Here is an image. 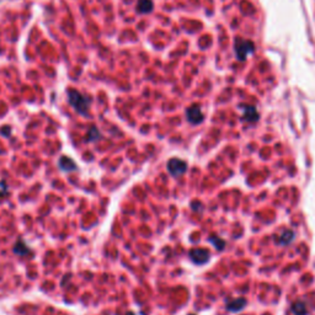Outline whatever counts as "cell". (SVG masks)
Returning <instances> with one entry per match:
<instances>
[{"mask_svg":"<svg viewBox=\"0 0 315 315\" xmlns=\"http://www.w3.org/2000/svg\"><path fill=\"white\" fill-rule=\"evenodd\" d=\"M168 170L173 176H181L188 170V164L178 158H173L168 163Z\"/></svg>","mask_w":315,"mask_h":315,"instance_id":"cell-3","label":"cell"},{"mask_svg":"<svg viewBox=\"0 0 315 315\" xmlns=\"http://www.w3.org/2000/svg\"><path fill=\"white\" fill-rule=\"evenodd\" d=\"M189 315H194V314H189Z\"/></svg>","mask_w":315,"mask_h":315,"instance_id":"cell-17","label":"cell"},{"mask_svg":"<svg viewBox=\"0 0 315 315\" xmlns=\"http://www.w3.org/2000/svg\"><path fill=\"white\" fill-rule=\"evenodd\" d=\"M247 306V301L244 298H238L227 303V309L229 312H240Z\"/></svg>","mask_w":315,"mask_h":315,"instance_id":"cell-7","label":"cell"},{"mask_svg":"<svg viewBox=\"0 0 315 315\" xmlns=\"http://www.w3.org/2000/svg\"><path fill=\"white\" fill-rule=\"evenodd\" d=\"M127 315H133V314H132V313H128Z\"/></svg>","mask_w":315,"mask_h":315,"instance_id":"cell-16","label":"cell"},{"mask_svg":"<svg viewBox=\"0 0 315 315\" xmlns=\"http://www.w3.org/2000/svg\"><path fill=\"white\" fill-rule=\"evenodd\" d=\"M234 51L238 61L244 62L250 55H252L255 52V45H253V42H252V41L238 37L234 41Z\"/></svg>","mask_w":315,"mask_h":315,"instance_id":"cell-1","label":"cell"},{"mask_svg":"<svg viewBox=\"0 0 315 315\" xmlns=\"http://www.w3.org/2000/svg\"><path fill=\"white\" fill-rule=\"evenodd\" d=\"M14 252H15V253H17V255L24 256V255H27V253L31 252V250H30L29 248L26 247V244H25V243L22 242V240H20V242L17 243L16 245H15Z\"/></svg>","mask_w":315,"mask_h":315,"instance_id":"cell-9","label":"cell"},{"mask_svg":"<svg viewBox=\"0 0 315 315\" xmlns=\"http://www.w3.org/2000/svg\"><path fill=\"white\" fill-rule=\"evenodd\" d=\"M69 102H70L71 106L81 115H86L88 114L89 110V105H90V101L88 99L83 96L81 94H79L78 91H69Z\"/></svg>","mask_w":315,"mask_h":315,"instance_id":"cell-2","label":"cell"},{"mask_svg":"<svg viewBox=\"0 0 315 315\" xmlns=\"http://www.w3.org/2000/svg\"><path fill=\"white\" fill-rule=\"evenodd\" d=\"M292 239H293V233L291 230H286L282 234V237L280 238V243L281 244H289Z\"/></svg>","mask_w":315,"mask_h":315,"instance_id":"cell-12","label":"cell"},{"mask_svg":"<svg viewBox=\"0 0 315 315\" xmlns=\"http://www.w3.org/2000/svg\"><path fill=\"white\" fill-rule=\"evenodd\" d=\"M243 119L245 120L247 122H256L258 120V112L256 110V107L253 106H244V116Z\"/></svg>","mask_w":315,"mask_h":315,"instance_id":"cell-6","label":"cell"},{"mask_svg":"<svg viewBox=\"0 0 315 315\" xmlns=\"http://www.w3.org/2000/svg\"><path fill=\"white\" fill-rule=\"evenodd\" d=\"M60 168L62 169L63 171H65V173H70V171L75 170L76 166L70 158L62 157L60 159Z\"/></svg>","mask_w":315,"mask_h":315,"instance_id":"cell-8","label":"cell"},{"mask_svg":"<svg viewBox=\"0 0 315 315\" xmlns=\"http://www.w3.org/2000/svg\"><path fill=\"white\" fill-rule=\"evenodd\" d=\"M291 309L296 315H307V307L302 302H296L294 304H292Z\"/></svg>","mask_w":315,"mask_h":315,"instance_id":"cell-10","label":"cell"},{"mask_svg":"<svg viewBox=\"0 0 315 315\" xmlns=\"http://www.w3.org/2000/svg\"><path fill=\"white\" fill-rule=\"evenodd\" d=\"M152 1L150 0H140L138 4V10L143 12H149L152 10Z\"/></svg>","mask_w":315,"mask_h":315,"instance_id":"cell-11","label":"cell"},{"mask_svg":"<svg viewBox=\"0 0 315 315\" xmlns=\"http://www.w3.org/2000/svg\"><path fill=\"white\" fill-rule=\"evenodd\" d=\"M211 243L217 248V250H223L225 247V243L223 242L221 238H217V237H211Z\"/></svg>","mask_w":315,"mask_h":315,"instance_id":"cell-13","label":"cell"},{"mask_svg":"<svg viewBox=\"0 0 315 315\" xmlns=\"http://www.w3.org/2000/svg\"><path fill=\"white\" fill-rule=\"evenodd\" d=\"M6 191H7V188L6 185H5L4 183H0V196H5L6 194Z\"/></svg>","mask_w":315,"mask_h":315,"instance_id":"cell-15","label":"cell"},{"mask_svg":"<svg viewBox=\"0 0 315 315\" xmlns=\"http://www.w3.org/2000/svg\"><path fill=\"white\" fill-rule=\"evenodd\" d=\"M189 258L196 265H203L209 260V252L206 249H193L189 252Z\"/></svg>","mask_w":315,"mask_h":315,"instance_id":"cell-4","label":"cell"},{"mask_svg":"<svg viewBox=\"0 0 315 315\" xmlns=\"http://www.w3.org/2000/svg\"><path fill=\"white\" fill-rule=\"evenodd\" d=\"M99 138V132H97L96 128H91L90 132H89V139L90 140H95Z\"/></svg>","mask_w":315,"mask_h":315,"instance_id":"cell-14","label":"cell"},{"mask_svg":"<svg viewBox=\"0 0 315 315\" xmlns=\"http://www.w3.org/2000/svg\"><path fill=\"white\" fill-rule=\"evenodd\" d=\"M186 116H188V120L192 125H198L203 121V114H202L201 109L197 105L189 107L188 112H186Z\"/></svg>","mask_w":315,"mask_h":315,"instance_id":"cell-5","label":"cell"}]
</instances>
